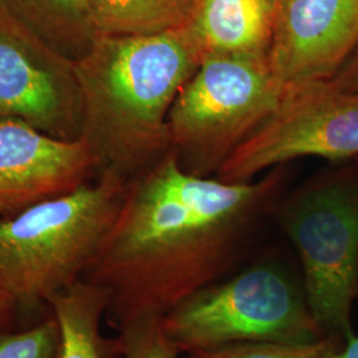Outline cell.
<instances>
[{
  "label": "cell",
  "mask_w": 358,
  "mask_h": 358,
  "mask_svg": "<svg viewBox=\"0 0 358 358\" xmlns=\"http://www.w3.org/2000/svg\"><path fill=\"white\" fill-rule=\"evenodd\" d=\"M358 44V0H282L268 63L285 88L329 81Z\"/></svg>",
  "instance_id": "9c48e42d"
},
{
  "label": "cell",
  "mask_w": 358,
  "mask_h": 358,
  "mask_svg": "<svg viewBox=\"0 0 358 358\" xmlns=\"http://www.w3.org/2000/svg\"><path fill=\"white\" fill-rule=\"evenodd\" d=\"M338 358H358V336L355 334L346 340Z\"/></svg>",
  "instance_id": "ffe728a7"
},
{
  "label": "cell",
  "mask_w": 358,
  "mask_h": 358,
  "mask_svg": "<svg viewBox=\"0 0 358 358\" xmlns=\"http://www.w3.org/2000/svg\"><path fill=\"white\" fill-rule=\"evenodd\" d=\"M271 219L299 257L308 306L327 336H355L358 300V166L310 180L279 198Z\"/></svg>",
  "instance_id": "5b68a950"
},
{
  "label": "cell",
  "mask_w": 358,
  "mask_h": 358,
  "mask_svg": "<svg viewBox=\"0 0 358 358\" xmlns=\"http://www.w3.org/2000/svg\"><path fill=\"white\" fill-rule=\"evenodd\" d=\"M179 355L247 343L306 344L327 336L313 319L300 267L266 254L192 294L162 317Z\"/></svg>",
  "instance_id": "277c9868"
},
{
  "label": "cell",
  "mask_w": 358,
  "mask_h": 358,
  "mask_svg": "<svg viewBox=\"0 0 358 358\" xmlns=\"http://www.w3.org/2000/svg\"><path fill=\"white\" fill-rule=\"evenodd\" d=\"M328 83L337 90L358 92V44Z\"/></svg>",
  "instance_id": "ac0fdd59"
},
{
  "label": "cell",
  "mask_w": 358,
  "mask_h": 358,
  "mask_svg": "<svg viewBox=\"0 0 358 358\" xmlns=\"http://www.w3.org/2000/svg\"><path fill=\"white\" fill-rule=\"evenodd\" d=\"M19 310L13 299L0 291V334L13 331L11 325Z\"/></svg>",
  "instance_id": "d6986e66"
},
{
  "label": "cell",
  "mask_w": 358,
  "mask_h": 358,
  "mask_svg": "<svg viewBox=\"0 0 358 358\" xmlns=\"http://www.w3.org/2000/svg\"><path fill=\"white\" fill-rule=\"evenodd\" d=\"M118 336L122 340V358H179L167 338L162 317L145 316L129 322Z\"/></svg>",
  "instance_id": "2e32d148"
},
{
  "label": "cell",
  "mask_w": 358,
  "mask_h": 358,
  "mask_svg": "<svg viewBox=\"0 0 358 358\" xmlns=\"http://www.w3.org/2000/svg\"><path fill=\"white\" fill-rule=\"evenodd\" d=\"M76 63L80 140L109 173L129 182L170 149L167 118L201 64L185 28L152 36H97Z\"/></svg>",
  "instance_id": "7a4b0ae2"
},
{
  "label": "cell",
  "mask_w": 358,
  "mask_h": 358,
  "mask_svg": "<svg viewBox=\"0 0 358 358\" xmlns=\"http://www.w3.org/2000/svg\"><path fill=\"white\" fill-rule=\"evenodd\" d=\"M0 6L72 60L97 38L87 0H0Z\"/></svg>",
  "instance_id": "4fadbf2b"
},
{
  "label": "cell",
  "mask_w": 358,
  "mask_h": 358,
  "mask_svg": "<svg viewBox=\"0 0 358 358\" xmlns=\"http://www.w3.org/2000/svg\"><path fill=\"white\" fill-rule=\"evenodd\" d=\"M282 0H194L183 27L201 63L217 56L268 57Z\"/></svg>",
  "instance_id": "8fae6325"
},
{
  "label": "cell",
  "mask_w": 358,
  "mask_h": 358,
  "mask_svg": "<svg viewBox=\"0 0 358 358\" xmlns=\"http://www.w3.org/2000/svg\"><path fill=\"white\" fill-rule=\"evenodd\" d=\"M97 177V162L83 140L47 136L17 120H0V219L73 192Z\"/></svg>",
  "instance_id": "30bf717a"
},
{
  "label": "cell",
  "mask_w": 358,
  "mask_h": 358,
  "mask_svg": "<svg viewBox=\"0 0 358 358\" xmlns=\"http://www.w3.org/2000/svg\"><path fill=\"white\" fill-rule=\"evenodd\" d=\"M355 161H356V165H357V166H358V157H357V158H356V159H355Z\"/></svg>",
  "instance_id": "44dd1931"
},
{
  "label": "cell",
  "mask_w": 358,
  "mask_h": 358,
  "mask_svg": "<svg viewBox=\"0 0 358 358\" xmlns=\"http://www.w3.org/2000/svg\"><path fill=\"white\" fill-rule=\"evenodd\" d=\"M108 306L106 291L83 278L47 299L59 329L56 358H122L121 337L108 338L101 329Z\"/></svg>",
  "instance_id": "7c38bea8"
},
{
  "label": "cell",
  "mask_w": 358,
  "mask_h": 358,
  "mask_svg": "<svg viewBox=\"0 0 358 358\" xmlns=\"http://www.w3.org/2000/svg\"><path fill=\"white\" fill-rule=\"evenodd\" d=\"M59 329L51 313L36 325L0 334V358H56Z\"/></svg>",
  "instance_id": "e0dca14e"
},
{
  "label": "cell",
  "mask_w": 358,
  "mask_h": 358,
  "mask_svg": "<svg viewBox=\"0 0 358 358\" xmlns=\"http://www.w3.org/2000/svg\"><path fill=\"white\" fill-rule=\"evenodd\" d=\"M128 182L109 173L0 219V291L19 309L45 307L84 276L110 230Z\"/></svg>",
  "instance_id": "3957f363"
},
{
  "label": "cell",
  "mask_w": 358,
  "mask_h": 358,
  "mask_svg": "<svg viewBox=\"0 0 358 358\" xmlns=\"http://www.w3.org/2000/svg\"><path fill=\"white\" fill-rule=\"evenodd\" d=\"M284 93L268 57L206 59L170 109L171 152L187 173L215 177L234 152L275 113Z\"/></svg>",
  "instance_id": "8992f818"
},
{
  "label": "cell",
  "mask_w": 358,
  "mask_h": 358,
  "mask_svg": "<svg viewBox=\"0 0 358 358\" xmlns=\"http://www.w3.org/2000/svg\"><path fill=\"white\" fill-rule=\"evenodd\" d=\"M358 157V92L328 81L285 88L282 103L217 171L229 183L251 182L297 158Z\"/></svg>",
  "instance_id": "52a82bcc"
},
{
  "label": "cell",
  "mask_w": 358,
  "mask_h": 358,
  "mask_svg": "<svg viewBox=\"0 0 358 358\" xmlns=\"http://www.w3.org/2000/svg\"><path fill=\"white\" fill-rule=\"evenodd\" d=\"M344 341L334 336H324L306 344L247 343L201 350L186 358H338Z\"/></svg>",
  "instance_id": "9a60e30c"
},
{
  "label": "cell",
  "mask_w": 358,
  "mask_h": 358,
  "mask_svg": "<svg viewBox=\"0 0 358 358\" xmlns=\"http://www.w3.org/2000/svg\"><path fill=\"white\" fill-rule=\"evenodd\" d=\"M97 36H152L186 26L194 0H87Z\"/></svg>",
  "instance_id": "5bb4252c"
},
{
  "label": "cell",
  "mask_w": 358,
  "mask_h": 358,
  "mask_svg": "<svg viewBox=\"0 0 358 358\" xmlns=\"http://www.w3.org/2000/svg\"><path fill=\"white\" fill-rule=\"evenodd\" d=\"M284 180L282 166L243 183L192 176L173 152L129 180L83 276L109 296L106 322L120 332L140 317H164L241 268Z\"/></svg>",
  "instance_id": "6da1fadb"
},
{
  "label": "cell",
  "mask_w": 358,
  "mask_h": 358,
  "mask_svg": "<svg viewBox=\"0 0 358 358\" xmlns=\"http://www.w3.org/2000/svg\"><path fill=\"white\" fill-rule=\"evenodd\" d=\"M0 120H17L53 138L81 136L75 60L0 6Z\"/></svg>",
  "instance_id": "ba28073f"
}]
</instances>
